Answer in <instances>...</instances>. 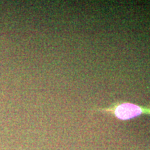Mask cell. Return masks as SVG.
I'll return each mask as SVG.
<instances>
[{
	"label": "cell",
	"instance_id": "2",
	"mask_svg": "<svg viewBox=\"0 0 150 150\" xmlns=\"http://www.w3.org/2000/svg\"><path fill=\"white\" fill-rule=\"evenodd\" d=\"M0 150H1V143H0Z\"/></svg>",
	"mask_w": 150,
	"mask_h": 150
},
{
	"label": "cell",
	"instance_id": "1",
	"mask_svg": "<svg viewBox=\"0 0 150 150\" xmlns=\"http://www.w3.org/2000/svg\"><path fill=\"white\" fill-rule=\"evenodd\" d=\"M106 110L112 112L116 117L121 120H127L142 113L150 114V106L142 107L131 103L123 102L114 105L112 107L106 109Z\"/></svg>",
	"mask_w": 150,
	"mask_h": 150
}]
</instances>
